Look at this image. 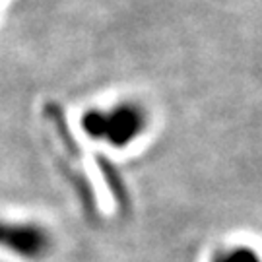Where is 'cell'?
Here are the masks:
<instances>
[{
  "label": "cell",
  "mask_w": 262,
  "mask_h": 262,
  "mask_svg": "<svg viewBox=\"0 0 262 262\" xmlns=\"http://www.w3.org/2000/svg\"><path fill=\"white\" fill-rule=\"evenodd\" d=\"M146 126V115L138 105H119L109 111H90L84 128L90 136L124 146L132 142Z\"/></svg>",
  "instance_id": "6da1fadb"
},
{
  "label": "cell",
  "mask_w": 262,
  "mask_h": 262,
  "mask_svg": "<svg viewBox=\"0 0 262 262\" xmlns=\"http://www.w3.org/2000/svg\"><path fill=\"white\" fill-rule=\"evenodd\" d=\"M0 249L24 260H41L51 251V235L37 224L0 217Z\"/></svg>",
  "instance_id": "7a4b0ae2"
}]
</instances>
